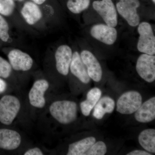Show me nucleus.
<instances>
[{
	"mask_svg": "<svg viewBox=\"0 0 155 155\" xmlns=\"http://www.w3.org/2000/svg\"><path fill=\"white\" fill-rule=\"evenodd\" d=\"M135 119L140 123H148L155 119V97L151 98L142 104L135 112Z\"/></svg>",
	"mask_w": 155,
	"mask_h": 155,
	"instance_id": "nucleus-15",
	"label": "nucleus"
},
{
	"mask_svg": "<svg viewBox=\"0 0 155 155\" xmlns=\"http://www.w3.org/2000/svg\"><path fill=\"white\" fill-rule=\"evenodd\" d=\"M20 108L21 104L17 97L11 95L4 96L0 99V122L4 125H11Z\"/></svg>",
	"mask_w": 155,
	"mask_h": 155,
	"instance_id": "nucleus-6",
	"label": "nucleus"
},
{
	"mask_svg": "<svg viewBox=\"0 0 155 155\" xmlns=\"http://www.w3.org/2000/svg\"><path fill=\"white\" fill-rule=\"evenodd\" d=\"M93 50L87 42V47L82 49L79 53L89 76L94 81L98 82L102 78L103 69Z\"/></svg>",
	"mask_w": 155,
	"mask_h": 155,
	"instance_id": "nucleus-7",
	"label": "nucleus"
},
{
	"mask_svg": "<svg viewBox=\"0 0 155 155\" xmlns=\"http://www.w3.org/2000/svg\"><path fill=\"white\" fill-rule=\"evenodd\" d=\"M136 70L142 79L148 83L155 80V55L141 53L136 64Z\"/></svg>",
	"mask_w": 155,
	"mask_h": 155,
	"instance_id": "nucleus-9",
	"label": "nucleus"
},
{
	"mask_svg": "<svg viewBox=\"0 0 155 155\" xmlns=\"http://www.w3.org/2000/svg\"><path fill=\"white\" fill-rule=\"evenodd\" d=\"M37 5H41L43 4L46 0H32Z\"/></svg>",
	"mask_w": 155,
	"mask_h": 155,
	"instance_id": "nucleus-29",
	"label": "nucleus"
},
{
	"mask_svg": "<svg viewBox=\"0 0 155 155\" xmlns=\"http://www.w3.org/2000/svg\"><path fill=\"white\" fill-rule=\"evenodd\" d=\"M49 110L52 117L63 125L71 124L77 119V104L72 101H56L51 104Z\"/></svg>",
	"mask_w": 155,
	"mask_h": 155,
	"instance_id": "nucleus-4",
	"label": "nucleus"
},
{
	"mask_svg": "<svg viewBox=\"0 0 155 155\" xmlns=\"http://www.w3.org/2000/svg\"><path fill=\"white\" fill-rule=\"evenodd\" d=\"M21 14L26 22L30 25H34L42 17L41 10L37 4L34 2H25L21 9Z\"/></svg>",
	"mask_w": 155,
	"mask_h": 155,
	"instance_id": "nucleus-16",
	"label": "nucleus"
},
{
	"mask_svg": "<svg viewBox=\"0 0 155 155\" xmlns=\"http://www.w3.org/2000/svg\"><path fill=\"white\" fill-rule=\"evenodd\" d=\"M142 104L141 95L137 91H131L124 93L116 104V110L124 115H130L135 113Z\"/></svg>",
	"mask_w": 155,
	"mask_h": 155,
	"instance_id": "nucleus-8",
	"label": "nucleus"
},
{
	"mask_svg": "<svg viewBox=\"0 0 155 155\" xmlns=\"http://www.w3.org/2000/svg\"><path fill=\"white\" fill-rule=\"evenodd\" d=\"M16 1H20V2H21V1H22L23 0H16Z\"/></svg>",
	"mask_w": 155,
	"mask_h": 155,
	"instance_id": "nucleus-30",
	"label": "nucleus"
},
{
	"mask_svg": "<svg viewBox=\"0 0 155 155\" xmlns=\"http://www.w3.org/2000/svg\"><path fill=\"white\" fill-rule=\"evenodd\" d=\"M14 0H0V14L3 16H11L15 9Z\"/></svg>",
	"mask_w": 155,
	"mask_h": 155,
	"instance_id": "nucleus-23",
	"label": "nucleus"
},
{
	"mask_svg": "<svg viewBox=\"0 0 155 155\" xmlns=\"http://www.w3.org/2000/svg\"><path fill=\"white\" fill-rule=\"evenodd\" d=\"M22 141L21 135L16 130L0 129V148L7 150L17 149Z\"/></svg>",
	"mask_w": 155,
	"mask_h": 155,
	"instance_id": "nucleus-13",
	"label": "nucleus"
},
{
	"mask_svg": "<svg viewBox=\"0 0 155 155\" xmlns=\"http://www.w3.org/2000/svg\"><path fill=\"white\" fill-rule=\"evenodd\" d=\"M9 63L15 71L26 72L32 67V58L27 53L19 49L11 50L8 55Z\"/></svg>",
	"mask_w": 155,
	"mask_h": 155,
	"instance_id": "nucleus-12",
	"label": "nucleus"
},
{
	"mask_svg": "<svg viewBox=\"0 0 155 155\" xmlns=\"http://www.w3.org/2000/svg\"><path fill=\"white\" fill-rule=\"evenodd\" d=\"M136 28L138 34L137 50L140 53L155 55V35L152 25L142 20Z\"/></svg>",
	"mask_w": 155,
	"mask_h": 155,
	"instance_id": "nucleus-5",
	"label": "nucleus"
},
{
	"mask_svg": "<svg viewBox=\"0 0 155 155\" xmlns=\"http://www.w3.org/2000/svg\"><path fill=\"white\" fill-rule=\"evenodd\" d=\"M69 70L72 75L77 78L82 83L87 84L90 82L91 79L87 74L78 51H75L73 52Z\"/></svg>",
	"mask_w": 155,
	"mask_h": 155,
	"instance_id": "nucleus-14",
	"label": "nucleus"
},
{
	"mask_svg": "<svg viewBox=\"0 0 155 155\" xmlns=\"http://www.w3.org/2000/svg\"><path fill=\"white\" fill-rule=\"evenodd\" d=\"M115 107V102L108 96L100 98L94 108L93 116L97 119H101L106 114L113 113Z\"/></svg>",
	"mask_w": 155,
	"mask_h": 155,
	"instance_id": "nucleus-17",
	"label": "nucleus"
},
{
	"mask_svg": "<svg viewBox=\"0 0 155 155\" xmlns=\"http://www.w3.org/2000/svg\"><path fill=\"white\" fill-rule=\"evenodd\" d=\"M107 152V147L104 142H96L84 155H104Z\"/></svg>",
	"mask_w": 155,
	"mask_h": 155,
	"instance_id": "nucleus-22",
	"label": "nucleus"
},
{
	"mask_svg": "<svg viewBox=\"0 0 155 155\" xmlns=\"http://www.w3.org/2000/svg\"><path fill=\"white\" fill-rule=\"evenodd\" d=\"M24 155H43V153L38 147H34L27 150L24 153Z\"/></svg>",
	"mask_w": 155,
	"mask_h": 155,
	"instance_id": "nucleus-26",
	"label": "nucleus"
},
{
	"mask_svg": "<svg viewBox=\"0 0 155 155\" xmlns=\"http://www.w3.org/2000/svg\"><path fill=\"white\" fill-rule=\"evenodd\" d=\"M72 54V48L68 45H61L56 50L54 56L56 69L61 75L67 76L69 74Z\"/></svg>",
	"mask_w": 155,
	"mask_h": 155,
	"instance_id": "nucleus-11",
	"label": "nucleus"
},
{
	"mask_svg": "<svg viewBox=\"0 0 155 155\" xmlns=\"http://www.w3.org/2000/svg\"><path fill=\"white\" fill-rule=\"evenodd\" d=\"M114 2L119 17L134 30L142 20L143 11L140 0H115Z\"/></svg>",
	"mask_w": 155,
	"mask_h": 155,
	"instance_id": "nucleus-3",
	"label": "nucleus"
},
{
	"mask_svg": "<svg viewBox=\"0 0 155 155\" xmlns=\"http://www.w3.org/2000/svg\"><path fill=\"white\" fill-rule=\"evenodd\" d=\"M12 71V67L9 62L0 57V77L8 78Z\"/></svg>",
	"mask_w": 155,
	"mask_h": 155,
	"instance_id": "nucleus-25",
	"label": "nucleus"
},
{
	"mask_svg": "<svg viewBox=\"0 0 155 155\" xmlns=\"http://www.w3.org/2000/svg\"><path fill=\"white\" fill-rule=\"evenodd\" d=\"M87 34V42L94 50L112 49L119 36L116 27L101 22L88 24Z\"/></svg>",
	"mask_w": 155,
	"mask_h": 155,
	"instance_id": "nucleus-1",
	"label": "nucleus"
},
{
	"mask_svg": "<svg viewBox=\"0 0 155 155\" xmlns=\"http://www.w3.org/2000/svg\"><path fill=\"white\" fill-rule=\"evenodd\" d=\"M101 95L102 91L98 87H94L88 92L86 100L80 104L81 110L84 116H89Z\"/></svg>",
	"mask_w": 155,
	"mask_h": 155,
	"instance_id": "nucleus-18",
	"label": "nucleus"
},
{
	"mask_svg": "<svg viewBox=\"0 0 155 155\" xmlns=\"http://www.w3.org/2000/svg\"><path fill=\"white\" fill-rule=\"evenodd\" d=\"M96 142L94 137H89L69 145L67 155H84Z\"/></svg>",
	"mask_w": 155,
	"mask_h": 155,
	"instance_id": "nucleus-19",
	"label": "nucleus"
},
{
	"mask_svg": "<svg viewBox=\"0 0 155 155\" xmlns=\"http://www.w3.org/2000/svg\"><path fill=\"white\" fill-rule=\"evenodd\" d=\"M92 0H67V8L72 14L79 15L88 10Z\"/></svg>",
	"mask_w": 155,
	"mask_h": 155,
	"instance_id": "nucleus-21",
	"label": "nucleus"
},
{
	"mask_svg": "<svg viewBox=\"0 0 155 155\" xmlns=\"http://www.w3.org/2000/svg\"><path fill=\"white\" fill-rule=\"evenodd\" d=\"M47 80L40 79L35 81L28 93V100L34 107L41 109L46 104L45 94L49 87Z\"/></svg>",
	"mask_w": 155,
	"mask_h": 155,
	"instance_id": "nucleus-10",
	"label": "nucleus"
},
{
	"mask_svg": "<svg viewBox=\"0 0 155 155\" xmlns=\"http://www.w3.org/2000/svg\"><path fill=\"white\" fill-rule=\"evenodd\" d=\"M9 27L8 22L0 14V39L3 41L7 42L10 38Z\"/></svg>",
	"mask_w": 155,
	"mask_h": 155,
	"instance_id": "nucleus-24",
	"label": "nucleus"
},
{
	"mask_svg": "<svg viewBox=\"0 0 155 155\" xmlns=\"http://www.w3.org/2000/svg\"><path fill=\"white\" fill-rule=\"evenodd\" d=\"M7 83L5 81L0 78V94L3 93L7 89Z\"/></svg>",
	"mask_w": 155,
	"mask_h": 155,
	"instance_id": "nucleus-28",
	"label": "nucleus"
},
{
	"mask_svg": "<svg viewBox=\"0 0 155 155\" xmlns=\"http://www.w3.org/2000/svg\"><path fill=\"white\" fill-rule=\"evenodd\" d=\"M140 144L147 151L155 153V130L147 129L140 132L138 136Z\"/></svg>",
	"mask_w": 155,
	"mask_h": 155,
	"instance_id": "nucleus-20",
	"label": "nucleus"
},
{
	"mask_svg": "<svg viewBox=\"0 0 155 155\" xmlns=\"http://www.w3.org/2000/svg\"><path fill=\"white\" fill-rule=\"evenodd\" d=\"M88 10L93 11L87 12L89 15L98 18L99 22L116 28L119 25V16L114 0H92Z\"/></svg>",
	"mask_w": 155,
	"mask_h": 155,
	"instance_id": "nucleus-2",
	"label": "nucleus"
},
{
	"mask_svg": "<svg viewBox=\"0 0 155 155\" xmlns=\"http://www.w3.org/2000/svg\"><path fill=\"white\" fill-rule=\"evenodd\" d=\"M151 154L147 151L141 150H134L127 154V155H151Z\"/></svg>",
	"mask_w": 155,
	"mask_h": 155,
	"instance_id": "nucleus-27",
	"label": "nucleus"
}]
</instances>
